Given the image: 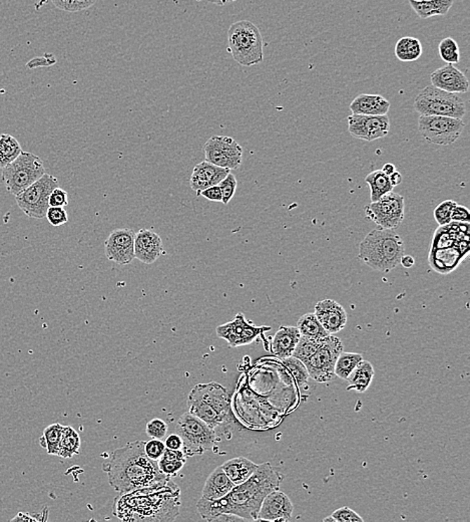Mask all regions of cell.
<instances>
[{"label":"cell","instance_id":"1","mask_svg":"<svg viewBox=\"0 0 470 522\" xmlns=\"http://www.w3.org/2000/svg\"><path fill=\"white\" fill-rule=\"evenodd\" d=\"M282 476L270 463L258 466L252 476L217 500L201 497L200 516L208 521H257L263 500L281 485Z\"/></svg>","mask_w":470,"mask_h":522},{"label":"cell","instance_id":"2","mask_svg":"<svg viewBox=\"0 0 470 522\" xmlns=\"http://www.w3.org/2000/svg\"><path fill=\"white\" fill-rule=\"evenodd\" d=\"M181 490L173 481L121 493L114 516L124 521H175L180 514Z\"/></svg>","mask_w":470,"mask_h":522},{"label":"cell","instance_id":"3","mask_svg":"<svg viewBox=\"0 0 470 522\" xmlns=\"http://www.w3.org/2000/svg\"><path fill=\"white\" fill-rule=\"evenodd\" d=\"M142 440L130 442L117 448L103 463L110 486L119 493L167 483L171 477L159 469L157 461L150 459Z\"/></svg>","mask_w":470,"mask_h":522},{"label":"cell","instance_id":"4","mask_svg":"<svg viewBox=\"0 0 470 522\" xmlns=\"http://www.w3.org/2000/svg\"><path fill=\"white\" fill-rule=\"evenodd\" d=\"M469 223L450 222L436 230L429 251V265L441 274H448L469 253Z\"/></svg>","mask_w":470,"mask_h":522},{"label":"cell","instance_id":"5","mask_svg":"<svg viewBox=\"0 0 470 522\" xmlns=\"http://www.w3.org/2000/svg\"><path fill=\"white\" fill-rule=\"evenodd\" d=\"M403 255V239L392 229L372 230L359 244V260L383 274H389L398 267Z\"/></svg>","mask_w":470,"mask_h":522},{"label":"cell","instance_id":"6","mask_svg":"<svg viewBox=\"0 0 470 522\" xmlns=\"http://www.w3.org/2000/svg\"><path fill=\"white\" fill-rule=\"evenodd\" d=\"M189 412L216 428L229 423L231 397L224 386L216 382L198 384L189 394Z\"/></svg>","mask_w":470,"mask_h":522},{"label":"cell","instance_id":"7","mask_svg":"<svg viewBox=\"0 0 470 522\" xmlns=\"http://www.w3.org/2000/svg\"><path fill=\"white\" fill-rule=\"evenodd\" d=\"M228 51L243 67L259 65L264 61V44L260 30L249 20L233 23L228 30Z\"/></svg>","mask_w":470,"mask_h":522},{"label":"cell","instance_id":"8","mask_svg":"<svg viewBox=\"0 0 470 522\" xmlns=\"http://www.w3.org/2000/svg\"><path fill=\"white\" fill-rule=\"evenodd\" d=\"M44 162L30 152H21L11 164L2 169L1 183L9 194H20L46 174Z\"/></svg>","mask_w":470,"mask_h":522},{"label":"cell","instance_id":"9","mask_svg":"<svg viewBox=\"0 0 470 522\" xmlns=\"http://www.w3.org/2000/svg\"><path fill=\"white\" fill-rule=\"evenodd\" d=\"M176 433L183 440L182 450L187 457L210 451L218 441L215 429L190 412L178 418Z\"/></svg>","mask_w":470,"mask_h":522},{"label":"cell","instance_id":"10","mask_svg":"<svg viewBox=\"0 0 470 522\" xmlns=\"http://www.w3.org/2000/svg\"><path fill=\"white\" fill-rule=\"evenodd\" d=\"M414 109L420 115L462 119L466 113L464 100L457 94L448 93L429 84L418 94Z\"/></svg>","mask_w":470,"mask_h":522},{"label":"cell","instance_id":"11","mask_svg":"<svg viewBox=\"0 0 470 522\" xmlns=\"http://www.w3.org/2000/svg\"><path fill=\"white\" fill-rule=\"evenodd\" d=\"M56 187H58V179L46 173L34 184L16 195V203L27 217L42 219L49 208V196Z\"/></svg>","mask_w":470,"mask_h":522},{"label":"cell","instance_id":"12","mask_svg":"<svg viewBox=\"0 0 470 522\" xmlns=\"http://www.w3.org/2000/svg\"><path fill=\"white\" fill-rule=\"evenodd\" d=\"M465 128L462 119L420 115L418 129L429 144L450 146L457 142Z\"/></svg>","mask_w":470,"mask_h":522},{"label":"cell","instance_id":"13","mask_svg":"<svg viewBox=\"0 0 470 522\" xmlns=\"http://www.w3.org/2000/svg\"><path fill=\"white\" fill-rule=\"evenodd\" d=\"M366 217L382 229L396 230L405 217V201L403 195L393 191L364 207Z\"/></svg>","mask_w":470,"mask_h":522},{"label":"cell","instance_id":"14","mask_svg":"<svg viewBox=\"0 0 470 522\" xmlns=\"http://www.w3.org/2000/svg\"><path fill=\"white\" fill-rule=\"evenodd\" d=\"M343 352V344L339 338L330 335L323 344L305 362L310 378L318 383H328L334 380L336 361Z\"/></svg>","mask_w":470,"mask_h":522},{"label":"cell","instance_id":"15","mask_svg":"<svg viewBox=\"0 0 470 522\" xmlns=\"http://www.w3.org/2000/svg\"><path fill=\"white\" fill-rule=\"evenodd\" d=\"M207 162L221 168L238 169L243 159V148L232 137L213 136L204 146Z\"/></svg>","mask_w":470,"mask_h":522},{"label":"cell","instance_id":"16","mask_svg":"<svg viewBox=\"0 0 470 522\" xmlns=\"http://www.w3.org/2000/svg\"><path fill=\"white\" fill-rule=\"evenodd\" d=\"M271 330V326H258L247 321L243 314H237L231 322H228L217 328V336L223 338L231 348L242 347L252 344L254 340L265 331Z\"/></svg>","mask_w":470,"mask_h":522},{"label":"cell","instance_id":"17","mask_svg":"<svg viewBox=\"0 0 470 522\" xmlns=\"http://www.w3.org/2000/svg\"><path fill=\"white\" fill-rule=\"evenodd\" d=\"M348 131L354 138L372 142L386 137L390 131V121L387 115L366 116L352 114L348 117Z\"/></svg>","mask_w":470,"mask_h":522},{"label":"cell","instance_id":"18","mask_svg":"<svg viewBox=\"0 0 470 522\" xmlns=\"http://www.w3.org/2000/svg\"><path fill=\"white\" fill-rule=\"evenodd\" d=\"M135 231L130 228H119L110 232L105 241L107 260L119 265H130L135 260Z\"/></svg>","mask_w":470,"mask_h":522},{"label":"cell","instance_id":"19","mask_svg":"<svg viewBox=\"0 0 470 522\" xmlns=\"http://www.w3.org/2000/svg\"><path fill=\"white\" fill-rule=\"evenodd\" d=\"M293 509V503L289 496L277 489L270 492L263 500L257 521H288L292 516Z\"/></svg>","mask_w":470,"mask_h":522},{"label":"cell","instance_id":"20","mask_svg":"<svg viewBox=\"0 0 470 522\" xmlns=\"http://www.w3.org/2000/svg\"><path fill=\"white\" fill-rule=\"evenodd\" d=\"M133 248L135 260L145 265H152L161 256L166 255L161 236L150 229H141L136 234Z\"/></svg>","mask_w":470,"mask_h":522},{"label":"cell","instance_id":"21","mask_svg":"<svg viewBox=\"0 0 470 522\" xmlns=\"http://www.w3.org/2000/svg\"><path fill=\"white\" fill-rule=\"evenodd\" d=\"M314 314L329 335H335L346 326V310L340 303L330 298L317 303Z\"/></svg>","mask_w":470,"mask_h":522},{"label":"cell","instance_id":"22","mask_svg":"<svg viewBox=\"0 0 470 522\" xmlns=\"http://www.w3.org/2000/svg\"><path fill=\"white\" fill-rule=\"evenodd\" d=\"M432 86L437 89L452 94L467 93L469 82L464 72L458 70L455 65L448 63L440 69H437L430 75Z\"/></svg>","mask_w":470,"mask_h":522},{"label":"cell","instance_id":"23","mask_svg":"<svg viewBox=\"0 0 470 522\" xmlns=\"http://www.w3.org/2000/svg\"><path fill=\"white\" fill-rule=\"evenodd\" d=\"M230 172L231 170L229 169L221 168L204 160L194 167L190 179V185L192 191L196 192L200 196V193L204 189L210 186L218 185Z\"/></svg>","mask_w":470,"mask_h":522},{"label":"cell","instance_id":"24","mask_svg":"<svg viewBox=\"0 0 470 522\" xmlns=\"http://www.w3.org/2000/svg\"><path fill=\"white\" fill-rule=\"evenodd\" d=\"M389 101L380 95L362 94L350 103L352 114L366 115V116H383L387 115L390 109Z\"/></svg>","mask_w":470,"mask_h":522},{"label":"cell","instance_id":"25","mask_svg":"<svg viewBox=\"0 0 470 522\" xmlns=\"http://www.w3.org/2000/svg\"><path fill=\"white\" fill-rule=\"evenodd\" d=\"M301 337L297 326H280L277 333L273 337L271 352L274 356L280 359H286L292 356L296 345Z\"/></svg>","mask_w":470,"mask_h":522},{"label":"cell","instance_id":"26","mask_svg":"<svg viewBox=\"0 0 470 522\" xmlns=\"http://www.w3.org/2000/svg\"><path fill=\"white\" fill-rule=\"evenodd\" d=\"M235 484L230 480L221 466L216 468L204 482L202 497L217 500L224 497L234 488Z\"/></svg>","mask_w":470,"mask_h":522},{"label":"cell","instance_id":"27","mask_svg":"<svg viewBox=\"0 0 470 522\" xmlns=\"http://www.w3.org/2000/svg\"><path fill=\"white\" fill-rule=\"evenodd\" d=\"M258 466L259 465L256 464V463L248 459V458L238 457L226 461L224 464L221 467L223 468L225 473L229 477L230 480L235 485H239V484L248 480L252 476L254 472L257 470Z\"/></svg>","mask_w":470,"mask_h":522},{"label":"cell","instance_id":"28","mask_svg":"<svg viewBox=\"0 0 470 522\" xmlns=\"http://www.w3.org/2000/svg\"><path fill=\"white\" fill-rule=\"evenodd\" d=\"M374 369L367 361H361L347 378V391L355 390L358 393L367 391L374 378Z\"/></svg>","mask_w":470,"mask_h":522},{"label":"cell","instance_id":"29","mask_svg":"<svg viewBox=\"0 0 470 522\" xmlns=\"http://www.w3.org/2000/svg\"><path fill=\"white\" fill-rule=\"evenodd\" d=\"M409 4L420 18L426 20L432 16L446 15L453 6V0H425V1L409 0Z\"/></svg>","mask_w":470,"mask_h":522},{"label":"cell","instance_id":"30","mask_svg":"<svg viewBox=\"0 0 470 522\" xmlns=\"http://www.w3.org/2000/svg\"><path fill=\"white\" fill-rule=\"evenodd\" d=\"M81 444V437L77 430L72 426L63 427L62 438L58 446V457L70 459L79 453Z\"/></svg>","mask_w":470,"mask_h":522},{"label":"cell","instance_id":"31","mask_svg":"<svg viewBox=\"0 0 470 522\" xmlns=\"http://www.w3.org/2000/svg\"><path fill=\"white\" fill-rule=\"evenodd\" d=\"M365 182L370 188L371 202L377 201L384 195L393 191V186L389 180V176L383 173L382 170H375L368 174L365 177Z\"/></svg>","mask_w":470,"mask_h":522},{"label":"cell","instance_id":"32","mask_svg":"<svg viewBox=\"0 0 470 522\" xmlns=\"http://www.w3.org/2000/svg\"><path fill=\"white\" fill-rule=\"evenodd\" d=\"M422 42L415 37H405L396 42V56L401 62H414L422 56Z\"/></svg>","mask_w":470,"mask_h":522},{"label":"cell","instance_id":"33","mask_svg":"<svg viewBox=\"0 0 470 522\" xmlns=\"http://www.w3.org/2000/svg\"><path fill=\"white\" fill-rule=\"evenodd\" d=\"M297 329L302 337L310 338H325L329 333L322 326L316 314L308 312L298 319Z\"/></svg>","mask_w":470,"mask_h":522},{"label":"cell","instance_id":"34","mask_svg":"<svg viewBox=\"0 0 470 522\" xmlns=\"http://www.w3.org/2000/svg\"><path fill=\"white\" fill-rule=\"evenodd\" d=\"M22 152L20 142L9 134L0 135V169L11 164Z\"/></svg>","mask_w":470,"mask_h":522},{"label":"cell","instance_id":"35","mask_svg":"<svg viewBox=\"0 0 470 522\" xmlns=\"http://www.w3.org/2000/svg\"><path fill=\"white\" fill-rule=\"evenodd\" d=\"M63 427L60 423L49 425L44 430L42 436L39 438V444L46 449L49 455H56L58 453L60 438H62Z\"/></svg>","mask_w":470,"mask_h":522},{"label":"cell","instance_id":"36","mask_svg":"<svg viewBox=\"0 0 470 522\" xmlns=\"http://www.w3.org/2000/svg\"><path fill=\"white\" fill-rule=\"evenodd\" d=\"M361 361H363V357L360 354H357V352H340L335 364L334 373L336 377L346 381L350 374Z\"/></svg>","mask_w":470,"mask_h":522},{"label":"cell","instance_id":"37","mask_svg":"<svg viewBox=\"0 0 470 522\" xmlns=\"http://www.w3.org/2000/svg\"><path fill=\"white\" fill-rule=\"evenodd\" d=\"M325 338H310L301 336L292 356L297 357L302 363H305L321 347Z\"/></svg>","mask_w":470,"mask_h":522},{"label":"cell","instance_id":"38","mask_svg":"<svg viewBox=\"0 0 470 522\" xmlns=\"http://www.w3.org/2000/svg\"><path fill=\"white\" fill-rule=\"evenodd\" d=\"M438 53L441 60L446 63L457 65L460 61L459 46L452 37H445L440 42Z\"/></svg>","mask_w":470,"mask_h":522},{"label":"cell","instance_id":"39","mask_svg":"<svg viewBox=\"0 0 470 522\" xmlns=\"http://www.w3.org/2000/svg\"><path fill=\"white\" fill-rule=\"evenodd\" d=\"M282 362L288 368V370L292 373L298 386L302 387V386L307 385L310 376L304 363H302L300 359L293 356L286 357V359H282Z\"/></svg>","mask_w":470,"mask_h":522},{"label":"cell","instance_id":"40","mask_svg":"<svg viewBox=\"0 0 470 522\" xmlns=\"http://www.w3.org/2000/svg\"><path fill=\"white\" fill-rule=\"evenodd\" d=\"M457 202L453 201V200H445L434 209V219H436L439 227H445V225L452 222L451 221V214H452L453 208L457 206Z\"/></svg>","mask_w":470,"mask_h":522},{"label":"cell","instance_id":"41","mask_svg":"<svg viewBox=\"0 0 470 522\" xmlns=\"http://www.w3.org/2000/svg\"><path fill=\"white\" fill-rule=\"evenodd\" d=\"M58 8L70 13L84 11L96 4V0H51Z\"/></svg>","mask_w":470,"mask_h":522},{"label":"cell","instance_id":"42","mask_svg":"<svg viewBox=\"0 0 470 522\" xmlns=\"http://www.w3.org/2000/svg\"><path fill=\"white\" fill-rule=\"evenodd\" d=\"M218 185L220 186L221 191H222V203L227 205L231 201L233 197H234L235 193H236L238 181L230 172Z\"/></svg>","mask_w":470,"mask_h":522},{"label":"cell","instance_id":"43","mask_svg":"<svg viewBox=\"0 0 470 522\" xmlns=\"http://www.w3.org/2000/svg\"><path fill=\"white\" fill-rule=\"evenodd\" d=\"M168 424L159 418L150 420L145 427V433L152 439H164L168 433Z\"/></svg>","mask_w":470,"mask_h":522},{"label":"cell","instance_id":"44","mask_svg":"<svg viewBox=\"0 0 470 522\" xmlns=\"http://www.w3.org/2000/svg\"><path fill=\"white\" fill-rule=\"evenodd\" d=\"M46 218L55 227H62L68 222V215L65 207H49Z\"/></svg>","mask_w":470,"mask_h":522},{"label":"cell","instance_id":"45","mask_svg":"<svg viewBox=\"0 0 470 522\" xmlns=\"http://www.w3.org/2000/svg\"><path fill=\"white\" fill-rule=\"evenodd\" d=\"M166 450L164 442L159 439H150L145 442V452L150 459L159 461Z\"/></svg>","mask_w":470,"mask_h":522},{"label":"cell","instance_id":"46","mask_svg":"<svg viewBox=\"0 0 470 522\" xmlns=\"http://www.w3.org/2000/svg\"><path fill=\"white\" fill-rule=\"evenodd\" d=\"M185 462H187V459L175 461L159 459V462H157V465H159V469L161 470L164 474H166L167 476L171 477L175 476V475L185 466Z\"/></svg>","mask_w":470,"mask_h":522},{"label":"cell","instance_id":"47","mask_svg":"<svg viewBox=\"0 0 470 522\" xmlns=\"http://www.w3.org/2000/svg\"><path fill=\"white\" fill-rule=\"evenodd\" d=\"M331 516L335 522H363V518L357 512L347 507L335 510Z\"/></svg>","mask_w":470,"mask_h":522},{"label":"cell","instance_id":"48","mask_svg":"<svg viewBox=\"0 0 470 522\" xmlns=\"http://www.w3.org/2000/svg\"><path fill=\"white\" fill-rule=\"evenodd\" d=\"M49 207H65L68 205V194L62 188L53 190L48 200Z\"/></svg>","mask_w":470,"mask_h":522},{"label":"cell","instance_id":"49","mask_svg":"<svg viewBox=\"0 0 470 522\" xmlns=\"http://www.w3.org/2000/svg\"><path fill=\"white\" fill-rule=\"evenodd\" d=\"M451 221L455 222H470V212L469 209L467 207L458 205L453 208L452 214H451Z\"/></svg>","mask_w":470,"mask_h":522},{"label":"cell","instance_id":"50","mask_svg":"<svg viewBox=\"0 0 470 522\" xmlns=\"http://www.w3.org/2000/svg\"><path fill=\"white\" fill-rule=\"evenodd\" d=\"M200 196H203L204 198L210 200L213 202H222V191H221L220 186L214 185L210 187L206 188L203 191L200 193Z\"/></svg>","mask_w":470,"mask_h":522},{"label":"cell","instance_id":"51","mask_svg":"<svg viewBox=\"0 0 470 522\" xmlns=\"http://www.w3.org/2000/svg\"><path fill=\"white\" fill-rule=\"evenodd\" d=\"M161 459L169 461L183 460L187 459V456L185 455L182 449L181 450H173V449L166 448Z\"/></svg>","mask_w":470,"mask_h":522},{"label":"cell","instance_id":"52","mask_svg":"<svg viewBox=\"0 0 470 522\" xmlns=\"http://www.w3.org/2000/svg\"><path fill=\"white\" fill-rule=\"evenodd\" d=\"M166 448L173 450H181L183 448V440L177 433L171 434L164 441Z\"/></svg>","mask_w":470,"mask_h":522},{"label":"cell","instance_id":"53","mask_svg":"<svg viewBox=\"0 0 470 522\" xmlns=\"http://www.w3.org/2000/svg\"><path fill=\"white\" fill-rule=\"evenodd\" d=\"M389 180L391 185L396 187V186L400 185L401 182H403V175L396 171V172L389 176Z\"/></svg>","mask_w":470,"mask_h":522},{"label":"cell","instance_id":"54","mask_svg":"<svg viewBox=\"0 0 470 522\" xmlns=\"http://www.w3.org/2000/svg\"><path fill=\"white\" fill-rule=\"evenodd\" d=\"M403 267L411 268L414 265L415 260L411 255H403L400 260Z\"/></svg>","mask_w":470,"mask_h":522},{"label":"cell","instance_id":"55","mask_svg":"<svg viewBox=\"0 0 470 522\" xmlns=\"http://www.w3.org/2000/svg\"><path fill=\"white\" fill-rule=\"evenodd\" d=\"M11 521H35V519L32 516H30V514H22V512H20V514H18V516H14L13 519H11Z\"/></svg>","mask_w":470,"mask_h":522},{"label":"cell","instance_id":"56","mask_svg":"<svg viewBox=\"0 0 470 522\" xmlns=\"http://www.w3.org/2000/svg\"><path fill=\"white\" fill-rule=\"evenodd\" d=\"M381 170L383 171V173L386 174L387 176H390L391 174L396 172V167L394 166L393 164L387 163L383 166Z\"/></svg>","mask_w":470,"mask_h":522},{"label":"cell","instance_id":"57","mask_svg":"<svg viewBox=\"0 0 470 522\" xmlns=\"http://www.w3.org/2000/svg\"><path fill=\"white\" fill-rule=\"evenodd\" d=\"M211 4H216L218 6H224L226 4H232V2L237 1V0H208Z\"/></svg>","mask_w":470,"mask_h":522},{"label":"cell","instance_id":"58","mask_svg":"<svg viewBox=\"0 0 470 522\" xmlns=\"http://www.w3.org/2000/svg\"><path fill=\"white\" fill-rule=\"evenodd\" d=\"M324 522H335L334 518L332 516L326 517L323 519Z\"/></svg>","mask_w":470,"mask_h":522},{"label":"cell","instance_id":"59","mask_svg":"<svg viewBox=\"0 0 470 522\" xmlns=\"http://www.w3.org/2000/svg\"><path fill=\"white\" fill-rule=\"evenodd\" d=\"M413 1H425V0H413Z\"/></svg>","mask_w":470,"mask_h":522}]
</instances>
